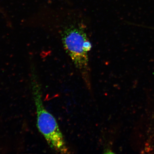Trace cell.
Here are the masks:
<instances>
[{"label":"cell","instance_id":"obj_1","mask_svg":"<svg viewBox=\"0 0 154 154\" xmlns=\"http://www.w3.org/2000/svg\"><path fill=\"white\" fill-rule=\"evenodd\" d=\"M32 72V92L36 109L38 129L54 151L61 154L69 153L68 148L56 120L44 106L41 86L35 72Z\"/></svg>","mask_w":154,"mask_h":154},{"label":"cell","instance_id":"obj_2","mask_svg":"<svg viewBox=\"0 0 154 154\" xmlns=\"http://www.w3.org/2000/svg\"><path fill=\"white\" fill-rule=\"evenodd\" d=\"M63 47L79 71L88 89L91 88L88 66V53L91 45L85 32L79 27H67L62 34Z\"/></svg>","mask_w":154,"mask_h":154}]
</instances>
